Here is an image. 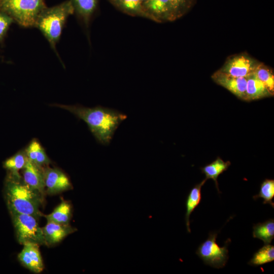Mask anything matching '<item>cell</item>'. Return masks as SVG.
<instances>
[{
  "label": "cell",
  "instance_id": "10",
  "mask_svg": "<svg viewBox=\"0 0 274 274\" xmlns=\"http://www.w3.org/2000/svg\"><path fill=\"white\" fill-rule=\"evenodd\" d=\"M43 170L48 193L56 194L72 188L68 178L61 170L57 168H46Z\"/></svg>",
  "mask_w": 274,
  "mask_h": 274
},
{
  "label": "cell",
  "instance_id": "7",
  "mask_svg": "<svg viewBox=\"0 0 274 274\" xmlns=\"http://www.w3.org/2000/svg\"><path fill=\"white\" fill-rule=\"evenodd\" d=\"M248 55L240 54L229 58L220 71L234 77L247 78L259 64Z\"/></svg>",
  "mask_w": 274,
  "mask_h": 274
},
{
  "label": "cell",
  "instance_id": "25",
  "mask_svg": "<svg viewBox=\"0 0 274 274\" xmlns=\"http://www.w3.org/2000/svg\"><path fill=\"white\" fill-rule=\"evenodd\" d=\"M274 197V180L266 179L261 184L260 191L258 194L254 195L253 198L256 200L258 198L263 199V204H269L274 208L272 199Z\"/></svg>",
  "mask_w": 274,
  "mask_h": 274
},
{
  "label": "cell",
  "instance_id": "19",
  "mask_svg": "<svg viewBox=\"0 0 274 274\" xmlns=\"http://www.w3.org/2000/svg\"><path fill=\"white\" fill-rule=\"evenodd\" d=\"M25 152L28 159L39 166H42L50 162L44 149L35 140L31 142Z\"/></svg>",
  "mask_w": 274,
  "mask_h": 274
},
{
  "label": "cell",
  "instance_id": "26",
  "mask_svg": "<svg viewBox=\"0 0 274 274\" xmlns=\"http://www.w3.org/2000/svg\"><path fill=\"white\" fill-rule=\"evenodd\" d=\"M174 21L186 14L193 7L195 0H168Z\"/></svg>",
  "mask_w": 274,
  "mask_h": 274
},
{
  "label": "cell",
  "instance_id": "22",
  "mask_svg": "<svg viewBox=\"0 0 274 274\" xmlns=\"http://www.w3.org/2000/svg\"><path fill=\"white\" fill-rule=\"evenodd\" d=\"M273 260L274 246L270 244H266L254 254L248 264L257 266Z\"/></svg>",
  "mask_w": 274,
  "mask_h": 274
},
{
  "label": "cell",
  "instance_id": "14",
  "mask_svg": "<svg viewBox=\"0 0 274 274\" xmlns=\"http://www.w3.org/2000/svg\"><path fill=\"white\" fill-rule=\"evenodd\" d=\"M111 4L122 12L132 16H139L151 20L145 10L142 0H110Z\"/></svg>",
  "mask_w": 274,
  "mask_h": 274
},
{
  "label": "cell",
  "instance_id": "24",
  "mask_svg": "<svg viewBox=\"0 0 274 274\" xmlns=\"http://www.w3.org/2000/svg\"><path fill=\"white\" fill-rule=\"evenodd\" d=\"M253 74L266 86L273 95L274 92V75L272 70L267 66L259 63Z\"/></svg>",
  "mask_w": 274,
  "mask_h": 274
},
{
  "label": "cell",
  "instance_id": "2",
  "mask_svg": "<svg viewBox=\"0 0 274 274\" xmlns=\"http://www.w3.org/2000/svg\"><path fill=\"white\" fill-rule=\"evenodd\" d=\"M4 192L8 209L31 215L37 220L42 215L39 208L43 195L26 184L19 174L9 173Z\"/></svg>",
  "mask_w": 274,
  "mask_h": 274
},
{
  "label": "cell",
  "instance_id": "13",
  "mask_svg": "<svg viewBox=\"0 0 274 274\" xmlns=\"http://www.w3.org/2000/svg\"><path fill=\"white\" fill-rule=\"evenodd\" d=\"M76 229L69 224H59L47 221V224L42 227L46 245H51L60 242L68 234L75 232Z\"/></svg>",
  "mask_w": 274,
  "mask_h": 274
},
{
  "label": "cell",
  "instance_id": "3",
  "mask_svg": "<svg viewBox=\"0 0 274 274\" xmlns=\"http://www.w3.org/2000/svg\"><path fill=\"white\" fill-rule=\"evenodd\" d=\"M74 12L70 0L52 7H46L39 15L35 26L41 31L53 49H55L67 18Z\"/></svg>",
  "mask_w": 274,
  "mask_h": 274
},
{
  "label": "cell",
  "instance_id": "16",
  "mask_svg": "<svg viewBox=\"0 0 274 274\" xmlns=\"http://www.w3.org/2000/svg\"><path fill=\"white\" fill-rule=\"evenodd\" d=\"M207 179L205 178L201 182L195 185L190 190L186 201V212L185 214V221L187 230L191 232L190 227V216L194 209L199 204L201 199V187L206 183Z\"/></svg>",
  "mask_w": 274,
  "mask_h": 274
},
{
  "label": "cell",
  "instance_id": "4",
  "mask_svg": "<svg viewBox=\"0 0 274 274\" xmlns=\"http://www.w3.org/2000/svg\"><path fill=\"white\" fill-rule=\"evenodd\" d=\"M45 7L44 0H0V11L26 27L35 26L39 15Z\"/></svg>",
  "mask_w": 274,
  "mask_h": 274
},
{
  "label": "cell",
  "instance_id": "29",
  "mask_svg": "<svg viewBox=\"0 0 274 274\" xmlns=\"http://www.w3.org/2000/svg\"><path fill=\"white\" fill-rule=\"evenodd\" d=\"M109 1H110V0H109Z\"/></svg>",
  "mask_w": 274,
  "mask_h": 274
},
{
  "label": "cell",
  "instance_id": "21",
  "mask_svg": "<svg viewBox=\"0 0 274 274\" xmlns=\"http://www.w3.org/2000/svg\"><path fill=\"white\" fill-rule=\"evenodd\" d=\"M72 215L71 204L65 201H62L52 213L45 216L47 221H51L59 224H68Z\"/></svg>",
  "mask_w": 274,
  "mask_h": 274
},
{
  "label": "cell",
  "instance_id": "6",
  "mask_svg": "<svg viewBox=\"0 0 274 274\" xmlns=\"http://www.w3.org/2000/svg\"><path fill=\"white\" fill-rule=\"evenodd\" d=\"M217 233L210 232L208 238L198 247L196 254L210 266L216 268H223L228 259L227 246L228 239L224 247H220L216 243Z\"/></svg>",
  "mask_w": 274,
  "mask_h": 274
},
{
  "label": "cell",
  "instance_id": "23",
  "mask_svg": "<svg viewBox=\"0 0 274 274\" xmlns=\"http://www.w3.org/2000/svg\"><path fill=\"white\" fill-rule=\"evenodd\" d=\"M27 159L25 151H21L6 159L3 163V166L9 173L19 174V170L23 169Z\"/></svg>",
  "mask_w": 274,
  "mask_h": 274
},
{
  "label": "cell",
  "instance_id": "9",
  "mask_svg": "<svg viewBox=\"0 0 274 274\" xmlns=\"http://www.w3.org/2000/svg\"><path fill=\"white\" fill-rule=\"evenodd\" d=\"M212 78L215 83L229 90L238 98L246 100L247 78L234 77L219 70L213 74Z\"/></svg>",
  "mask_w": 274,
  "mask_h": 274
},
{
  "label": "cell",
  "instance_id": "8",
  "mask_svg": "<svg viewBox=\"0 0 274 274\" xmlns=\"http://www.w3.org/2000/svg\"><path fill=\"white\" fill-rule=\"evenodd\" d=\"M21 252L18 255L21 263L35 273H40L44 268L39 250V245L31 242L26 243Z\"/></svg>",
  "mask_w": 274,
  "mask_h": 274
},
{
  "label": "cell",
  "instance_id": "11",
  "mask_svg": "<svg viewBox=\"0 0 274 274\" xmlns=\"http://www.w3.org/2000/svg\"><path fill=\"white\" fill-rule=\"evenodd\" d=\"M143 5L151 20L158 23L174 21L168 0H147Z\"/></svg>",
  "mask_w": 274,
  "mask_h": 274
},
{
  "label": "cell",
  "instance_id": "17",
  "mask_svg": "<svg viewBox=\"0 0 274 274\" xmlns=\"http://www.w3.org/2000/svg\"><path fill=\"white\" fill-rule=\"evenodd\" d=\"M230 164L229 161H224L218 157L212 163L201 168L202 173L205 175L207 180L211 179L214 180L219 193L220 192L218 188L217 179L221 174L227 169Z\"/></svg>",
  "mask_w": 274,
  "mask_h": 274
},
{
  "label": "cell",
  "instance_id": "20",
  "mask_svg": "<svg viewBox=\"0 0 274 274\" xmlns=\"http://www.w3.org/2000/svg\"><path fill=\"white\" fill-rule=\"evenodd\" d=\"M253 229V237L262 240L265 245L270 244L274 238L273 219L255 224Z\"/></svg>",
  "mask_w": 274,
  "mask_h": 274
},
{
  "label": "cell",
  "instance_id": "27",
  "mask_svg": "<svg viewBox=\"0 0 274 274\" xmlns=\"http://www.w3.org/2000/svg\"><path fill=\"white\" fill-rule=\"evenodd\" d=\"M13 21L14 20L10 16L0 11V41L4 38L9 27Z\"/></svg>",
  "mask_w": 274,
  "mask_h": 274
},
{
  "label": "cell",
  "instance_id": "1",
  "mask_svg": "<svg viewBox=\"0 0 274 274\" xmlns=\"http://www.w3.org/2000/svg\"><path fill=\"white\" fill-rule=\"evenodd\" d=\"M66 110L84 121L96 141L103 145H109L119 125L127 116L111 108L97 106L88 108L81 105H55Z\"/></svg>",
  "mask_w": 274,
  "mask_h": 274
},
{
  "label": "cell",
  "instance_id": "15",
  "mask_svg": "<svg viewBox=\"0 0 274 274\" xmlns=\"http://www.w3.org/2000/svg\"><path fill=\"white\" fill-rule=\"evenodd\" d=\"M246 94V100L248 101L272 95L253 73L247 77Z\"/></svg>",
  "mask_w": 274,
  "mask_h": 274
},
{
  "label": "cell",
  "instance_id": "28",
  "mask_svg": "<svg viewBox=\"0 0 274 274\" xmlns=\"http://www.w3.org/2000/svg\"><path fill=\"white\" fill-rule=\"evenodd\" d=\"M142 1H143V2H144V1H147V0H142Z\"/></svg>",
  "mask_w": 274,
  "mask_h": 274
},
{
  "label": "cell",
  "instance_id": "5",
  "mask_svg": "<svg viewBox=\"0 0 274 274\" xmlns=\"http://www.w3.org/2000/svg\"><path fill=\"white\" fill-rule=\"evenodd\" d=\"M15 230L16 237L20 244L31 242L46 245L42 228L37 219L31 215L8 209Z\"/></svg>",
  "mask_w": 274,
  "mask_h": 274
},
{
  "label": "cell",
  "instance_id": "18",
  "mask_svg": "<svg viewBox=\"0 0 274 274\" xmlns=\"http://www.w3.org/2000/svg\"><path fill=\"white\" fill-rule=\"evenodd\" d=\"M79 17L87 24L95 12L98 0H70Z\"/></svg>",
  "mask_w": 274,
  "mask_h": 274
},
{
  "label": "cell",
  "instance_id": "12",
  "mask_svg": "<svg viewBox=\"0 0 274 274\" xmlns=\"http://www.w3.org/2000/svg\"><path fill=\"white\" fill-rule=\"evenodd\" d=\"M22 169L23 180L24 182L31 188L44 195L45 184L44 170L42 166L38 165L27 159Z\"/></svg>",
  "mask_w": 274,
  "mask_h": 274
}]
</instances>
